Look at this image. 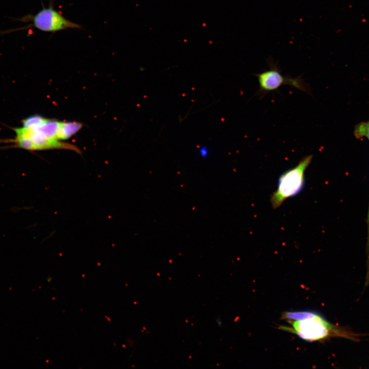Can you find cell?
Segmentation results:
<instances>
[{"mask_svg":"<svg viewBox=\"0 0 369 369\" xmlns=\"http://www.w3.org/2000/svg\"><path fill=\"white\" fill-rule=\"evenodd\" d=\"M281 319L285 320L289 325H281L280 329L293 333L305 341H321L334 336L352 337V334L330 323L323 316L316 312H284L281 315Z\"/></svg>","mask_w":369,"mask_h":369,"instance_id":"cell-1","label":"cell"},{"mask_svg":"<svg viewBox=\"0 0 369 369\" xmlns=\"http://www.w3.org/2000/svg\"><path fill=\"white\" fill-rule=\"evenodd\" d=\"M313 157L312 155L302 157L296 166L279 176L277 188L271 195L270 202L273 209L279 208L286 199L296 196L303 190L305 186V172Z\"/></svg>","mask_w":369,"mask_h":369,"instance_id":"cell-2","label":"cell"},{"mask_svg":"<svg viewBox=\"0 0 369 369\" xmlns=\"http://www.w3.org/2000/svg\"><path fill=\"white\" fill-rule=\"evenodd\" d=\"M16 19L24 23L30 22V24L25 27L13 30L6 31L5 32L8 33V32L32 27L42 31L52 33L69 28L79 29L82 28L81 26L70 21L66 18L60 12L55 10L52 6V4L48 7H44L36 14H28Z\"/></svg>","mask_w":369,"mask_h":369,"instance_id":"cell-3","label":"cell"},{"mask_svg":"<svg viewBox=\"0 0 369 369\" xmlns=\"http://www.w3.org/2000/svg\"><path fill=\"white\" fill-rule=\"evenodd\" d=\"M13 130L15 133L13 141L18 148L29 151L60 149L72 150L79 154L81 153L74 145L48 137L35 129L22 126Z\"/></svg>","mask_w":369,"mask_h":369,"instance_id":"cell-4","label":"cell"},{"mask_svg":"<svg viewBox=\"0 0 369 369\" xmlns=\"http://www.w3.org/2000/svg\"><path fill=\"white\" fill-rule=\"evenodd\" d=\"M268 61L269 70L254 74L258 79L259 89L257 93L260 97H263L269 92L277 90L283 85H289L311 94L309 86L302 78L300 76L292 77L288 75H283L277 65L271 59Z\"/></svg>","mask_w":369,"mask_h":369,"instance_id":"cell-5","label":"cell"},{"mask_svg":"<svg viewBox=\"0 0 369 369\" xmlns=\"http://www.w3.org/2000/svg\"><path fill=\"white\" fill-rule=\"evenodd\" d=\"M83 125L77 122H61L55 138L58 140L66 139L78 132Z\"/></svg>","mask_w":369,"mask_h":369,"instance_id":"cell-6","label":"cell"},{"mask_svg":"<svg viewBox=\"0 0 369 369\" xmlns=\"http://www.w3.org/2000/svg\"><path fill=\"white\" fill-rule=\"evenodd\" d=\"M60 122V121L55 120L46 118L45 120L40 125L28 128L35 129L48 137L55 138Z\"/></svg>","mask_w":369,"mask_h":369,"instance_id":"cell-7","label":"cell"},{"mask_svg":"<svg viewBox=\"0 0 369 369\" xmlns=\"http://www.w3.org/2000/svg\"><path fill=\"white\" fill-rule=\"evenodd\" d=\"M354 135L358 138L366 137L369 141V120L357 125L354 130Z\"/></svg>","mask_w":369,"mask_h":369,"instance_id":"cell-8","label":"cell"},{"mask_svg":"<svg viewBox=\"0 0 369 369\" xmlns=\"http://www.w3.org/2000/svg\"><path fill=\"white\" fill-rule=\"evenodd\" d=\"M198 151L200 157L203 159L207 158L209 154V149L207 146L204 145L200 146Z\"/></svg>","mask_w":369,"mask_h":369,"instance_id":"cell-9","label":"cell"},{"mask_svg":"<svg viewBox=\"0 0 369 369\" xmlns=\"http://www.w3.org/2000/svg\"><path fill=\"white\" fill-rule=\"evenodd\" d=\"M367 240H366V252L368 256V260L369 261V202H368V212H367ZM369 263V262H368Z\"/></svg>","mask_w":369,"mask_h":369,"instance_id":"cell-10","label":"cell"},{"mask_svg":"<svg viewBox=\"0 0 369 369\" xmlns=\"http://www.w3.org/2000/svg\"><path fill=\"white\" fill-rule=\"evenodd\" d=\"M216 323L217 325L219 327L221 326L222 325V322H221L220 319L217 318L216 319Z\"/></svg>","mask_w":369,"mask_h":369,"instance_id":"cell-11","label":"cell"}]
</instances>
